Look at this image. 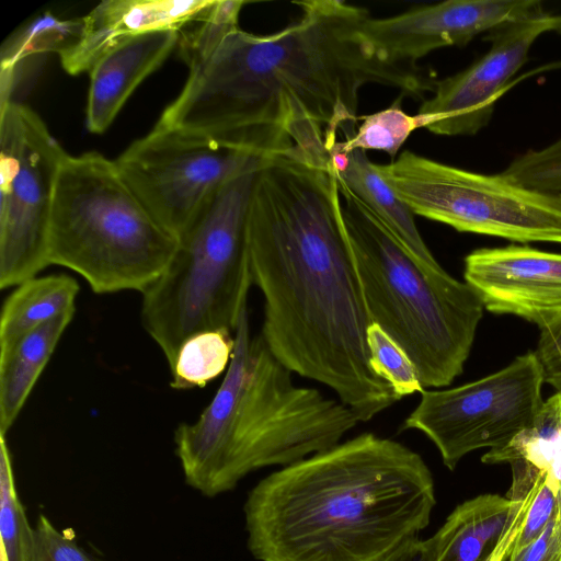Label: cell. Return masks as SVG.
Listing matches in <instances>:
<instances>
[{
    "mask_svg": "<svg viewBox=\"0 0 561 561\" xmlns=\"http://www.w3.org/2000/svg\"><path fill=\"white\" fill-rule=\"evenodd\" d=\"M518 165L528 186L561 194V137L542 148L523 152Z\"/></svg>",
    "mask_w": 561,
    "mask_h": 561,
    "instance_id": "cell-27",
    "label": "cell"
},
{
    "mask_svg": "<svg viewBox=\"0 0 561 561\" xmlns=\"http://www.w3.org/2000/svg\"><path fill=\"white\" fill-rule=\"evenodd\" d=\"M427 542L432 561H483L493 550L484 540L466 501L454 508Z\"/></svg>",
    "mask_w": 561,
    "mask_h": 561,
    "instance_id": "cell-25",
    "label": "cell"
},
{
    "mask_svg": "<svg viewBox=\"0 0 561 561\" xmlns=\"http://www.w3.org/2000/svg\"><path fill=\"white\" fill-rule=\"evenodd\" d=\"M247 240L272 354L333 390L359 422L401 400L371 368V320L329 162L294 147L266 157L253 183Z\"/></svg>",
    "mask_w": 561,
    "mask_h": 561,
    "instance_id": "cell-2",
    "label": "cell"
},
{
    "mask_svg": "<svg viewBox=\"0 0 561 561\" xmlns=\"http://www.w3.org/2000/svg\"><path fill=\"white\" fill-rule=\"evenodd\" d=\"M551 531L550 520L536 540L519 551H511L506 561H558L551 549Z\"/></svg>",
    "mask_w": 561,
    "mask_h": 561,
    "instance_id": "cell-32",
    "label": "cell"
},
{
    "mask_svg": "<svg viewBox=\"0 0 561 561\" xmlns=\"http://www.w3.org/2000/svg\"><path fill=\"white\" fill-rule=\"evenodd\" d=\"M381 561H432L427 539H408Z\"/></svg>",
    "mask_w": 561,
    "mask_h": 561,
    "instance_id": "cell-33",
    "label": "cell"
},
{
    "mask_svg": "<svg viewBox=\"0 0 561 561\" xmlns=\"http://www.w3.org/2000/svg\"><path fill=\"white\" fill-rule=\"evenodd\" d=\"M31 561H101L79 547L71 537L60 533L43 514L33 528Z\"/></svg>",
    "mask_w": 561,
    "mask_h": 561,
    "instance_id": "cell-28",
    "label": "cell"
},
{
    "mask_svg": "<svg viewBox=\"0 0 561 561\" xmlns=\"http://www.w3.org/2000/svg\"><path fill=\"white\" fill-rule=\"evenodd\" d=\"M339 191L371 323L404 350L424 389L450 385L470 355L483 317L481 299L455 277L431 279L369 208L347 190Z\"/></svg>",
    "mask_w": 561,
    "mask_h": 561,
    "instance_id": "cell-5",
    "label": "cell"
},
{
    "mask_svg": "<svg viewBox=\"0 0 561 561\" xmlns=\"http://www.w3.org/2000/svg\"><path fill=\"white\" fill-rule=\"evenodd\" d=\"M376 169L414 215L460 232L561 244V194L524 186L502 172H472L409 150Z\"/></svg>",
    "mask_w": 561,
    "mask_h": 561,
    "instance_id": "cell-8",
    "label": "cell"
},
{
    "mask_svg": "<svg viewBox=\"0 0 561 561\" xmlns=\"http://www.w3.org/2000/svg\"><path fill=\"white\" fill-rule=\"evenodd\" d=\"M265 158L205 135L156 126L114 161L152 216L180 240L227 183Z\"/></svg>",
    "mask_w": 561,
    "mask_h": 561,
    "instance_id": "cell-11",
    "label": "cell"
},
{
    "mask_svg": "<svg viewBox=\"0 0 561 561\" xmlns=\"http://www.w3.org/2000/svg\"><path fill=\"white\" fill-rule=\"evenodd\" d=\"M299 19L256 35L238 27L182 55L190 73L158 127L216 138L261 157L293 148L290 130L314 122L329 150L353 136L358 95L379 84L423 99L435 80L416 64L377 56L362 35L365 8L341 0L295 2Z\"/></svg>",
    "mask_w": 561,
    "mask_h": 561,
    "instance_id": "cell-1",
    "label": "cell"
},
{
    "mask_svg": "<svg viewBox=\"0 0 561 561\" xmlns=\"http://www.w3.org/2000/svg\"><path fill=\"white\" fill-rule=\"evenodd\" d=\"M0 288L49 265L57 176L67 153L41 117L13 101L0 105Z\"/></svg>",
    "mask_w": 561,
    "mask_h": 561,
    "instance_id": "cell-9",
    "label": "cell"
},
{
    "mask_svg": "<svg viewBox=\"0 0 561 561\" xmlns=\"http://www.w3.org/2000/svg\"><path fill=\"white\" fill-rule=\"evenodd\" d=\"M550 18L541 13L505 23L490 31L486 53L465 70L435 83L433 95L419 108L421 128L443 136L474 135L485 127L495 102L526 62L537 38L550 32Z\"/></svg>",
    "mask_w": 561,
    "mask_h": 561,
    "instance_id": "cell-12",
    "label": "cell"
},
{
    "mask_svg": "<svg viewBox=\"0 0 561 561\" xmlns=\"http://www.w3.org/2000/svg\"><path fill=\"white\" fill-rule=\"evenodd\" d=\"M510 466H519L534 472L538 481L537 493L528 508L524 527L512 549V551H519L536 540L547 527L554 515L556 497L539 473L520 465L513 463Z\"/></svg>",
    "mask_w": 561,
    "mask_h": 561,
    "instance_id": "cell-29",
    "label": "cell"
},
{
    "mask_svg": "<svg viewBox=\"0 0 561 561\" xmlns=\"http://www.w3.org/2000/svg\"><path fill=\"white\" fill-rule=\"evenodd\" d=\"M234 348V335L227 331H204L190 336L170 368L171 387L178 390L204 387L227 370Z\"/></svg>",
    "mask_w": 561,
    "mask_h": 561,
    "instance_id": "cell-22",
    "label": "cell"
},
{
    "mask_svg": "<svg viewBox=\"0 0 561 561\" xmlns=\"http://www.w3.org/2000/svg\"><path fill=\"white\" fill-rule=\"evenodd\" d=\"M543 383L537 354L527 352L478 380L445 390L424 389L401 431L423 433L445 467L455 470L470 453L501 447L528 428L545 402Z\"/></svg>",
    "mask_w": 561,
    "mask_h": 561,
    "instance_id": "cell-10",
    "label": "cell"
},
{
    "mask_svg": "<svg viewBox=\"0 0 561 561\" xmlns=\"http://www.w3.org/2000/svg\"><path fill=\"white\" fill-rule=\"evenodd\" d=\"M214 0H105L82 18L79 39L59 54L70 75L90 72L96 61L140 34L180 31L199 21Z\"/></svg>",
    "mask_w": 561,
    "mask_h": 561,
    "instance_id": "cell-15",
    "label": "cell"
},
{
    "mask_svg": "<svg viewBox=\"0 0 561 561\" xmlns=\"http://www.w3.org/2000/svg\"><path fill=\"white\" fill-rule=\"evenodd\" d=\"M463 278L489 312L540 331L561 321V253L517 244L477 249L463 260Z\"/></svg>",
    "mask_w": 561,
    "mask_h": 561,
    "instance_id": "cell-14",
    "label": "cell"
},
{
    "mask_svg": "<svg viewBox=\"0 0 561 561\" xmlns=\"http://www.w3.org/2000/svg\"><path fill=\"white\" fill-rule=\"evenodd\" d=\"M550 32H556L561 35V14L559 15H551L550 18Z\"/></svg>",
    "mask_w": 561,
    "mask_h": 561,
    "instance_id": "cell-34",
    "label": "cell"
},
{
    "mask_svg": "<svg viewBox=\"0 0 561 561\" xmlns=\"http://www.w3.org/2000/svg\"><path fill=\"white\" fill-rule=\"evenodd\" d=\"M541 13L538 0H448L388 18L369 15L362 35L380 58L415 65L435 49L466 45L481 33Z\"/></svg>",
    "mask_w": 561,
    "mask_h": 561,
    "instance_id": "cell-13",
    "label": "cell"
},
{
    "mask_svg": "<svg viewBox=\"0 0 561 561\" xmlns=\"http://www.w3.org/2000/svg\"><path fill=\"white\" fill-rule=\"evenodd\" d=\"M180 41V31L135 36L102 56L90 70L87 126L102 134L135 89L157 70Z\"/></svg>",
    "mask_w": 561,
    "mask_h": 561,
    "instance_id": "cell-16",
    "label": "cell"
},
{
    "mask_svg": "<svg viewBox=\"0 0 561 561\" xmlns=\"http://www.w3.org/2000/svg\"><path fill=\"white\" fill-rule=\"evenodd\" d=\"M179 240L99 152L67 154L55 186L49 265L79 274L95 294H144L169 266Z\"/></svg>",
    "mask_w": 561,
    "mask_h": 561,
    "instance_id": "cell-6",
    "label": "cell"
},
{
    "mask_svg": "<svg viewBox=\"0 0 561 561\" xmlns=\"http://www.w3.org/2000/svg\"><path fill=\"white\" fill-rule=\"evenodd\" d=\"M538 481L536 478L534 486L528 491L522 499L516 500V505L513 510L512 516L507 524V527L497 541L493 550L488 554L483 561H506L515 542L520 534L528 508L537 493Z\"/></svg>",
    "mask_w": 561,
    "mask_h": 561,
    "instance_id": "cell-31",
    "label": "cell"
},
{
    "mask_svg": "<svg viewBox=\"0 0 561 561\" xmlns=\"http://www.w3.org/2000/svg\"><path fill=\"white\" fill-rule=\"evenodd\" d=\"M260 167L227 183L209 201L179 240L164 273L141 294V323L170 368L190 336L214 330L234 334L248 307L253 280L247 217Z\"/></svg>",
    "mask_w": 561,
    "mask_h": 561,
    "instance_id": "cell-7",
    "label": "cell"
},
{
    "mask_svg": "<svg viewBox=\"0 0 561 561\" xmlns=\"http://www.w3.org/2000/svg\"><path fill=\"white\" fill-rule=\"evenodd\" d=\"M77 280L66 274L30 278L3 302L0 318V353L42 324L75 310Z\"/></svg>",
    "mask_w": 561,
    "mask_h": 561,
    "instance_id": "cell-20",
    "label": "cell"
},
{
    "mask_svg": "<svg viewBox=\"0 0 561 561\" xmlns=\"http://www.w3.org/2000/svg\"><path fill=\"white\" fill-rule=\"evenodd\" d=\"M329 167L337 185L347 190L383 224L393 238L433 280L454 277L437 262L423 240L411 209L393 193L363 150L330 151Z\"/></svg>",
    "mask_w": 561,
    "mask_h": 561,
    "instance_id": "cell-17",
    "label": "cell"
},
{
    "mask_svg": "<svg viewBox=\"0 0 561 561\" xmlns=\"http://www.w3.org/2000/svg\"><path fill=\"white\" fill-rule=\"evenodd\" d=\"M367 344L371 368L401 399L424 390L417 369L404 350L376 323L368 328Z\"/></svg>",
    "mask_w": 561,
    "mask_h": 561,
    "instance_id": "cell-26",
    "label": "cell"
},
{
    "mask_svg": "<svg viewBox=\"0 0 561 561\" xmlns=\"http://www.w3.org/2000/svg\"><path fill=\"white\" fill-rule=\"evenodd\" d=\"M402 95L379 112L359 116L362 121L353 136L337 141L330 151L378 150L396 158L410 135L421 128L417 115H409L401 106Z\"/></svg>",
    "mask_w": 561,
    "mask_h": 561,
    "instance_id": "cell-23",
    "label": "cell"
},
{
    "mask_svg": "<svg viewBox=\"0 0 561 561\" xmlns=\"http://www.w3.org/2000/svg\"><path fill=\"white\" fill-rule=\"evenodd\" d=\"M0 561H31L33 528L15 488L10 450L0 433Z\"/></svg>",
    "mask_w": 561,
    "mask_h": 561,
    "instance_id": "cell-24",
    "label": "cell"
},
{
    "mask_svg": "<svg viewBox=\"0 0 561 561\" xmlns=\"http://www.w3.org/2000/svg\"><path fill=\"white\" fill-rule=\"evenodd\" d=\"M435 505L421 455L363 433L249 492L248 549L260 561H381L428 526Z\"/></svg>",
    "mask_w": 561,
    "mask_h": 561,
    "instance_id": "cell-3",
    "label": "cell"
},
{
    "mask_svg": "<svg viewBox=\"0 0 561 561\" xmlns=\"http://www.w3.org/2000/svg\"><path fill=\"white\" fill-rule=\"evenodd\" d=\"M73 314L71 310L42 324L0 353L1 434L14 424Z\"/></svg>",
    "mask_w": 561,
    "mask_h": 561,
    "instance_id": "cell-19",
    "label": "cell"
},
{
    "mask_svg": "<svg viewBox=\"0 0 561 561\" xmlns=\"http://www.w3.org/2000/svg\"><path fill=\"white\" fill-rule=\"evenodd\" d=\"M233 335L231 360L210 403L174 432L185 483L208 497L233 490L254 470L328 450L359 422L340 400L294 383L261 332L252 335L248 307Z\"/></svg>",
    "mask_w": 561,
    "mask_h": 561,
    "instance_id": "cell-4",
    "label": "cell"
},
{
    "mask_svg": "<svg viewBox=\"0 0 561 561\" xmlns=\"http://www.w3.org/2000/svg\"><path fill=\"white\" fill-rule=\"evenodd\" d=\"M537 354L545 376V382L561 390V321L540 331Z\"/></svg>",
    "mask_w": 561,
    "mask_h": 561,
    "instance_id": "cell-30",
    "label": "cell"
},
{
    "mask_svg": "<svg viewBox=\"0 0 561 561\" xmlns=\"http://www.w3.org/2000/svg\"><path fill=\"white\" fill-rule=\"evenodd\" d=\"M82 27V18L64 20L45 12L8 37L0 50V105L11 102L26 61L61 54L79 39Z\"/></svg>",
    "mask_w": 561,
    "mask_h": 561,
    "instance_id": "cell-21",
    "label": "cell"
},
{
    "mask_svg": "<svg viewBox=\"0 0 561 561\" xmlns=\"http://www.w3.org/2000/svg\"><path fill=\"white\" fill-rule=\"evenodd\" d=\"M486 465L516 463L539 473L556 497L551 549L561 561V390L545 400L534 423L505 445L490 449Z\"/></svg>",
    "mask_w": 561,
    "mask_h": 561,
    "instance_id": "cell-18",
    "label": "cell"
}]
</instances>
